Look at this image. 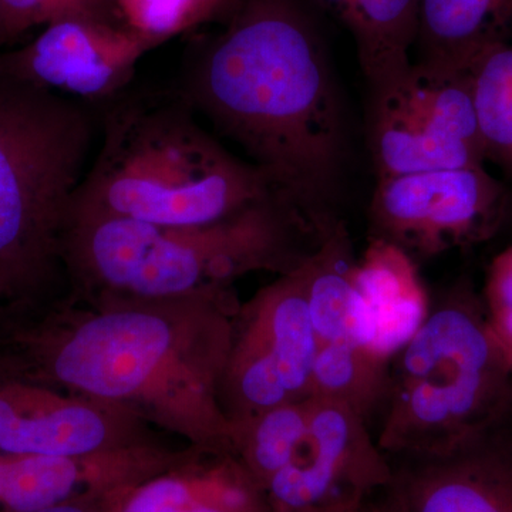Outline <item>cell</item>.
Listing matches in <instances>:
<instances>
[{
    "mask_svg": "<svg viewBox=\"0 0 512 512\" xmlns=\"http://www.w3.org/2000/svg\"><path fill=\"white\" fill-rule=\"evenodd\" d=\"M6 43L5 29H3L2 6H0V46Z\"/></svg>",
    "mask_w": 512,
    "mask_h": 512,
    "instance_id": "cell-26",
    "label": "cell"
},
{
    "mask_svg": "<svg viewBox=\"0 0 512 512\" xmlns=\"http://www.w3.org/2000/svg\"><path fill=\"white\" fill-rule=\"evenodd\" d=\"M146 52L143 40L124 25L66 19L47 25L29 45L0 55V72L103 106L127 92Z\"/></svg>",
    "mask_w": 512,
    "mask_h": 512,
    "instance_id": "cell-8",
    "label": "cell"
},
{
    "mask_svg": "<svg viewBox=\"0 0 512 512\" xmlns=\"http://www.w3.org/2000/svg\"><path fill=\"white\" fill-rule=\"evenodd\" d=\"M6 40L15 39L26 30L52 25L66 19H93L119 22L114 0H0Z\"/></svg>",
    "mask_w": 512,
    "mask_h": 512,
    "instance_id": "cell-21",
    "label": "cell"
},
{
    "mask_svg": "<svg viewBox=\"0 0 512 512\" xmlns=\"http://www.w3.org/2000/svg\"><path fill=\"white\" fill-rule=\"evenodd\" d=\"M106 427L86 407L70 406L36 417H20L0 400V450L16 456L77 457L103 444Z\"/></svg>",
    "mask_w": 512,
    "mask_h": 512,
    "instance_id": "cell-16",
    "label": "cell"
},
{
    "mask_svg": "<svg viewBox=\"0 0 512 512\" xmlns=\"http://www.w3.org/2000/svg\"><path fill=\"white\" fill-rule=\"evenodd\" d=\"M222 19L178 93L325 237L342 221L346 127L318 28L302 0H237Z\"/></svg>",
    "mask_w": 512,
    "mask_h": 512,
    "instance_id": "cell-1",
    "label": "cell"
},
{
    "mask_svg": "<svg viewBox=\"0 0 512 512\" xmlns=\"http://www.w3.org/2000/svg\"><path fill=\"white\" fill-rule=\"evenodd\" d=\"M271 195L265 175L205 130L180 93L127 90L100 106L99 144L72 217L190 227Z\"/></svg>",
    "mask_w": 512,
    "mask_h": 512,
    "instance_id": "cell-2",
    "label": "cell"
},
{
    "mask_svg": "<svg viewBox=\"0 0 512 512\" xmlns=\"http://www.w3.org/2000/svg\"><path fill=\"white\" fill-rule=\"evenodd\" d=\"M171 343L167 323L141 312H117L86 323L56 360L64 383L103 397L136 392Z\"/></svg>",
    "mask_w": 512,
    "mask_h": 512,
    "instance_id": "cell-12",
    "label": "cell"
},
{
    "mask_svg": "<svg viewBox=\"0 0 512 512\" xmlns=\"http://www.w3.org/2000/svg\"><path fill=\"white\" fill-rule=\"evenodd\" d=\"M370 151L377 178L484 165L471 67L419 59L373 89Z\"/></svg>",
    "mask_w": 512,
    "mask_h": 512,
    "instance_id": "cell-5",
    "label": "cell"
},
{
    "mask_svg": "<svg viewBox=\"0 0 512 512\" xmlns=\"http://www.w3.org/2000/svg\"><path fill=\"white\" fill-rule=\"evenodd\" d=\"M392 481L390 458L366 417L348 403L312 396L305 437L262 495L272 512H360Z\"/></svg>",
    "mask_w": 512,
    "mask_h": 512,
    "instance_id": "cell-7",
    "label": "cell"
},
{
    "mask_svg": "<svg viewBox=\"0 0 512 512\" xmlns=\"http://www.w3.org/2000/svg\"><path fill=\"white\" fill-rule=\"evenodd\" d=\"M507 192L484 165L377 178L370 239L389 242L414 262L490 237Z\"/></svg>",
    "mask_w": 512,
    "mask_h": 512,
    "instance_id": "cell-6",
    "label": "cell"
},
{
    "mask_svg": "<svg viewBox=\"0 0 512 512\" xmlns=\"http://www.w3.org/2000/svg\"><path fill=\"white\" fill-rule=\"evenodd\" d=\"M360 512H407L400 498L394 493L392 484L373 495Z\"/></svg>",
    "mask_w": 512,
    "mask_h": 512,
    "instance_id": "cell-23",
    "label": "cell"
},
{
    "mask_svg": "<svg viewBox=\"0 0 512 512\" xmlns=\"http://www.w3.org/2000/svg\"><path fill=\"white\" fill-rule=\"evenodd\" d=\"M100 137L93 104L0 72V281L40 271Z\"/></svg>",
    "mask_w": 512,
    "mask_h": 512,
    "instance_id": "cell-4",
    "label": "cell"
},
{
    "mask_svg": "<svg viewBox=\"0 0 512 512\" xmlns=\"http://www.w3.org/2000/svg\"><path fill=\"white\" fill-rule=\"evenodd\" d=\"M485 161L512 180V45L490 47L471 64Z\"/></svg>",
    "mask_w": 512,
    "mask_h": 512,
    "instance_id": "cell-17",
    "label": "cell"
},
{
    "mask_svg": "<svg viewBox=\"0 0 512 512\" xmlns=\"http://www.w3.org/2000/svg\"><path fill=\"white\" fill-rule=\"evenodd\" d=\"M390 463L407 512H512V417L441 456Z\"/></svg>",
    "mask_w": 512,
    "mask_h": 512,
    "instance_id": "cell-9",
    "label": "cell"
},
{
    "mask_svg": "<svg viewBox=\"0 0 512 512\" xmlns=\"http://www.w3.org/2000/svg\"><path fill=\"white\" fill-rule=\"evenodd\" d=\"M37 512H97L90 510V508L83 507V505L76 503H64L53 505V507L45 508Z\"/></svg>",
    "mask_w": 512,
    "mask_h": 512,
    "instance_id": "cell-25",
    "label": "cell"
},
{
    "mask_svg": "<svg viewBox=\"0 0 512 512\" xmlns=\"http://www.w3.org/2000/svg\"><path fill=\"white\" fill-rule=\"evenodd\" d=\"M487 309L491 316L512 313V249L495 262L488 284Z\"/></svg>",
    "mask_w": 512,
    "mask_h": 512,
    "instance_id": "cell-22",
    "label": "cell"
},
{
    "mask_svg": "<svg viewBox=\"0 0 512 512\" xmlns=\"http://www.w3.org/2000/svg\"><path fill=\"white\" fill-rule=\"evenodd\" d=\"M123 25L148 50L167 40L222 19L237 0H114Z\"/></svg>",
    "mask_w": 512,
    "mask_h": 512,
    "instance_id": "cell-20",
    "label": "cell"
},
{
    "mask_svg": "<svg viewBox=\"0 0 512 512\" xmlns=\"http://www.w3.org/2000/svg\"><path fill=\"white\" fill-rule=\"evenodd\" d=\"M379 410L392 460L441 456L512 417V356L470 285L448 288L396 350Z\"/></svg>",
    "mask_w": 512,
    "mask_h": 512,
    "instance_id": "cell-3",
    "label": "cell"
},
{
    "mask_svg": "<svg viewBox=\"0 0 512 512\" xmlns=\"http://www.w3.org/2000/svg\"><path fill=\"white\" fill-rule=\"evenodd\" d=\"M491 316V315H490ZM498 335L501 336L505 346L510 350L512 356V313L507 315L491 316Z\"/></svg>",
    "mask_w": 512,
    "mask_h": 512,
    "instance_id": "cell-24",
    "label": "cell"
},
{
    "mask_svg": "<svg viewBox=\"0 0 512 512\" xmlns=\"http://www.w3.org/2000/svg\"><path fill=\"white\" fill-rule=\"evenodd\" d=\"M349 30L370 90L412 64L419 0H313Z\"/></svg>",
    "mask_w": 512,
    "mask_h": 512,
    "instance_id": "cell-15",
    "label": "cell"
},
{
    "mask_svg": "<svg viewBox=\"0 0 512 512\" xmlns=\"http://www.w3.org/2000/svg\"><path fill=\"white\" fill-rule=\"evenodd\" d=\"M69 228L82 242L87 265L101 281L148 298L181 295L201 282L200 266L190 249L161 225L77 215Z\"/></svg>",
    "mask_w": 512,
    "mask_h": 512,
    "instance_id": "cell-11",
    "label": "cell"
},
{
    "mask_svg": "<svg viewBox=\"0 0 512 512\" xmlns=\"http://www.w3.org/2000/svg\"><path fill=\"white\" fill-rule=\"evenodd\" d=\"M83 478L72 457L0 456V512H37L73 503Z\"/></svg>",
    "mask_w": 512,
    "mask_h": 512,
    "instance_id": "cell-18",
    "label": "cell"
},
{
    "mask_svg": "<svg viewBox=\"0 0 512 512\" xmlns=\"http://www.w3.org/2000/svg\"><path fill=\"white\" fill-rule=\"evenodd\" d=\"M312 396L262 413L249 436L245 471L262 488L291 461L309 426Z\"/></svg>",
    "mask_w": 512,
    "mask_h": 512,
    "instance_id": "cell-19",
    "label": "cell"
},
{
    "mask_svg": "<svg viewBox=\"0 0 512 512\" xmlns=\"http://www.w3.org/2000/svg\"><path fill=\"white\" fill-rule=\"evenodd\" d=\"M512 39V0H419L421 60L468 69L481 53Z\"/></svg>",
    "mask_w": 512,
    "mask_h": 512,
    "instance_id": "cell-14",
    "label": "cell"
},
{
    "mask_svg": "<svg viewBox=\"0 0 512 512\" xmlns=\"http://www.w3.org/2000/svg\"><path fill=\"white\" fill-rule=\"evenodd\" d=\"M259 316L262 322L239 367L237 384L242 402L264 413L312 396L318 342L303 262L266 293Z\"/></svg>",
    "mask_w": 512,
    "mask_h": 512,
    "instance_id": "cell-10",
    "label": "cell"
},
{
    "mask_svg": "<svg viewBox=\"0 0 512 512\" xmlns=\"http://www.w3.org/2000/svg\"><path fill=\"white\" fill-rule=\"evenodd\" d=\"M355 286L366 343L390 360L429 311L416 262L389 242L370 239L365 255L357 259Z\"/></svg>",
    "mask_w": 512,
    "mask_h": 512,
    "instance_id": "cell-13",
    "label": "cell"
}]
</instances>
